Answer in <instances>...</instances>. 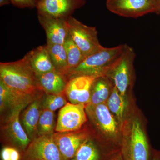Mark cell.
Wrapping results in <instances>:
<instances>
[{"label":"cell","mask_w":160,"mask_h":160,"mask_svg":"<svg viewBox=\"0 0 160 160\" xmlns=\"http://www.w3.org/2000/svg\"><path fill=\"white\" fill-rule=\"evenodd\" d=\"M22 160H64L53 138V134L32 140L22 154Z\"/></svg>","instance_id":"obj_10"},{"label":"cell","mask_w":160,"mask_h":160,"mask_svg":"<svg viewBox=\"0 0 160 160\" xmlns=\"http://www.w3.org/2000/svg\"><path fill=\"white\" fill-rule=\"evenodd\" d=\"M41 26L46 32L47 43L64 45L69 36L66 19L58 18L38 14Z\"/></svg>","instance_id":"obj_15"},{"label":"cell","mask_w":160,"mask_h":160,"mask_svg":"<svg viewBox=\"0 0 160 160\" xmlns=\"http://www.w3.org/2000/svg\"><path fill=\"white\" fill-rule=\"evenodd\" d=\"M86 0H38V14L66 19L85 6Z\"/></svg>","instance_id":"obj_13"},{"label":"cell","mask_w":160,"mask_h":160,"mask_svg":"<svg viewBox=\"0 0 160 160\" xmlns=\"http://www.w3.org/2000/svg\"><path fill=\"white\" fill-rule=\"evenodd\" d=\"M56 125L54 112L42 109L38 125V137L54 134Z\"/></svg>","instance_id":"obj_24"},{"label":"cell","mask_w":160,"mask_h":160,"mask_svg":"<svg viewBox=\"0 0 160 160\" xmlns=\"http://www.w3.org/2000/svg\"><path fill=\"white\" fill-rule=\"evenodd\" d=\"M106 6L109 11L125 18H135L149 13L160 14L152 0H107Z\"/></svg>","instance_id":"obj_7"},{"label":"cell","mask_w":160,"mask_h":160,"mask_svg":"<svg viewBox=\"0 0 160 160\" xmlns=\"http://www.w3.org/2000/svg\"><path fill=\"white\" fill-rule=\"evenodd\" d=\"M92 134L88 125L77 131L55 132V142L64 160H71L79 147Z\"/></svg>","instance_id":"obj_12"},{"label":"cell","mask_w":160,"mask_h":160,"mask_svg":"<svg viewBox=\"0 0 160 160\" xmlns=\"http://www.w3.org/2000/svg\"><path fill=\"white\" fill-rule=\"evenodd\" d=\"M152 1L157 6L160 12V0H152Z\"/></svg>","instance_id":"obj_31"},{"label":"cell","mask_w":160,"mask_h":160,"mask_svg":"<svg viewBox=\"0 0 160 160\" xmlns=\"http://www.w3.org/2000/svg\"><path fill=\"white\" fill-rule=\"evenodd\" d=\"M117 152L100 142L91 134L81 144L71 160H109Z\"/></svg>","instance_id":"obj_14"},{"label":"cell","mask_w":160,"mask_h":160,"mask_svg":"<svg viewBox=\"0 0 160 160\" xmlns=\"http://www.w3.org/2000/svg\"><path fill=\"white\" fill-rule=\"evenodd\" d=\"M34 100L19 95L0 80V111L1 114L19 108H25Z\"/></svg>","instance_id":"obj_18"},{"label":"cell","mask_w":160,"mask_h":160,"mask_svg":"<svg viewBox=\"0 0 160 160\" xmlns=\"http://www.w3.org/2000/svg\"><path fill=\"white\" fill-rule=\"evenodd\" d=\"M114 87L112 81L108 77H99L95 80L92 86L89 104L98 105L106 103Z\"/></svg>","instance_id":"obj_20"},{"label":"cell","mask_w":160,"mask_h":160,"mask_svg":"<svg viewBox=\"0 0 160 160\" xmlns=\"http://www.w3.org/2000/svg\"><path fill=\"white\" fill-rule=\"evenodd\" d=\"M67 100L65 91L56 94L45 93L42 102V109H49L55 112L64 107L68 103Z\"/></svg>","instance_id":"obj_25"},{"label":"cell","mask_w":160,"mask_h":160,"mask_svg":"<svg viewBox=\"0 0 160 160\" xmlns=\"http://www.w3.org/2000/svg\"><path fill=\"white\" fill-rule=\"evenodd\" d=\"M1 158L2 160H22V153L16 147L6 146L1 150Z\"/></svg>","instance_id":"obj_26"},{"label":"cell","mask_w":160,"mask_h":160,"mask_svg":"<svg viewBox=\"0 0 160 160\" xmlns=\"http://www.w3.org/2000/svg\"><path fill=\"white\" fill-rule=\"evenodd\" d=\"M0 80L23 97L34 100L45 93L37 75L25 56L15 62H1Z\"/></svg>","instance_id":"obj_2"},{"label":"cell","mask_w":160,"mask_h":160,"mask_svg":"<svg viewBox=\"0 0 160 160\" xmlns=\"http://www.w3.org/2000/svg\"><path fill=\"white\" fill-rule=\"evenodd\" d=\"M44 94L26 106L20 117L21 124L31 141L38 137V125L42 110V102Z\"/></svg>","instance_id":"obj_16"},{"label":"cell","mask_w":160,"mask_h":160,"mask_svg":"<svg viewBox=\"0 0 160 160\" xmlns=\"http://www.w3.org/2000/svg\"><path fill=\"white\" fill-rule=\"evenodd\" d=\"M12 4L21 8H35L37 7L38 0H10Z\"/></svg>","instance_id":"obj_27"},{"label":"cell","mask_w":160,"mask_h":160,"mask_svg":"<svg viewBox=\"0 0 160 160\" xmlns=\"http://www.w3.org/2000/svg\"><path fill=\"white\" fill-rule=\"evenodd\" d=\"M94 75H78L70 78L65 92L69 102L86 105L90 102L92 84L99 77Z\"/></svg>","instance_id":"obj_11"},{"label":"cell","mask_w":160,"mask_h":160,"mask_svg":"<svg viewBox=\"0 0 160 160\" xmlns=\"http://www.w3.org/2000/svg\"><path fill=\"white\" fill-rule=\"evenodd\" d=\"M46 46L56 70L67 78L68 72V61L64 45L47 43Z\"/></svg>","instance_id":"obj_22"},{"label":"cell","mask_w":160,"mask_h":160,"mask_svg":"<svg viewBox=\"0 0 160 160\" xmlns=\"http://www.w3.org/2000/svg\"><path fill=\"white\" fill-rule=\"evenodd\" d=\"M125 44L112 48L103 47L86 57L79 66L69 72L70 78L78 75L106 76L122 54Z\"/></svg>","instance_id":"obj_4"},{"label":"cell","mask_w":160,"mask_h":160,"mask_svg":"<svg viewBox=\"0 0 160 160\" xmlns=\"http://www.w3.org/2000/svg\"><path fill=\"white\" fill-rule=\"evenodd\" d=\"M92 134L100 142L115 152L121 150L122 126L108 109L106 103L86 105Z\"/></svg>","instance_id":"obj_3"},{"label":"cell","mask_w":160,"mask_h":160,"mask_svg":"<svg viewBox=\"0 0 160 160\" xmlns=\"http://www.w3.org/2000/svg\"><path fill=\"white\" fill-rule=\"evenodd\" d=\"M146 128V118L133 96L122 125L120 151L123 160H152L153 149Z\"/></svg>","instance_id":"obj_1"},{"label":"cell","mask_w":160,"mask_h":160,"mask_svg":"<svg viewBox=\"0 0 160 160\" xmlns=\"http://www.w3.org/2000/svg\"><path fill=\"white\" fill-rule=\"evenodd\" d=\"M133 96L132 95L129 98L124 97L114 86L110 97L106 102V104L109 111L121 126L127 114L130 101Z\"/></svg>","instance_id":"obj_21"},{"label":"cell","mask_w":160,"mask_h":160,"mask_svg":"<svg viewBox=\"0 0 160 160\" xmlns=\"http://www.w3.org/2000/svg\"><path fill=\"white\" fill-rule=\"evenodd\" d=\"M64 46L66 49L68 61V75L69 72L80 65L85 57L69 35L64 43Z\"/></svg>","instance_id":"obj_23"},{"label":"cell","mask_w":160,"mask_h":160,"mask_svg":"<svg viewBox=\"0 0 160 160\" xmlns=\"http://www.w3.org/2000/svg\"><path fill=\"white\" fill-rule=\"evenodd\" d=\"M25 56L37 75L56 70L46 45L32 49Z\"/></svg>","instance_id":"obj_17"},{"label":"cell","mask_w":160,"mask_h":160,"mask_svg":"<svg viewBox=\"0 0 160 160\" xmlns=\"http://www.w3.org/2000/svg\"><path fill=\"white\" fill-rule=\"evenodd\" d=\"M24 109L18 108L8 113L1 129L9 146L17 148L22 154L32 141L20 122V114Z\"/></svg>","instance_id":"obj_8"},{"label":"cell","mask_w":160,"mask_h":160,"mask_svg":"<svg viewBox=\"0 0 160 160\" xmlns=\"http://www.w3.org/2000/svg\"><path fill=\"white\" fill-rule=\"evenodd\" d=\"M11 3L10 0H0V6L2 7L5 5H9Z\"/></svg>","instance_id":"obj_30"},{"label":"cell","mask_w":160,"mask_h":160,"mask_svg":"<svg viewBox=\"0 0 160 160\" xmlns=\"http://www.w3.org/2000/svg\"><path fill=\"white\" fill-rule=\"evenodd\" d=\"M109 160H123L121 151L113 155Z\"/></svg>","instance_id":"obj_29"},{"label":"cell","mask_w":160,"mask_h":160,"mask_svg":"<svg viewBox=\"0 0 160 160\" xmlns=\"http://www.w3.org/2000/svg\"><path fill=\"white\" fill-rule=\"evenodd\" d=\"M66 20L69 26V36L85 58L103 47L99 41L95 27L86 26L72 16L66 18Z\"/></svg>","instance_id":"obj_6"},{"label":"cell","mask_w":160,"mask_h":160,"mask_svg":"<svg viewBox=\"0 0 160 160\" xmlns=\"http://www.w3.org/2000/svg\"><path fill=\"white\" fill-rule=\"evenodd\" d=\"M40 86L46 94H56L65 91L68 80L56 70L38 75Z\"/></svg>","instance_id":"obj_19"},{"label":"cell","mask_w":160,"mask_h":160,"mask_svg":"<svg viewBox=\"0 0 160 160\" xmlns=\"http://www.w3.org/2000/svg\"><path fill=\"white\" fill-rule=\"evenodd\" d=\"M152 160H160V150L153 149Z\"/></svg>","instance_id":"obj_28"},{"label":"cell","mask_w":160,"mask_h":160,"mask_svg":"<svg viewBox=\"0 0 160 160\" xmlns=\"http://www.w3.org/2000/svg\"><path fill=\"white\" fill-rule=\"evenodd\" d=\"M88 122L86 105L68 102L60 109L56 125V132L77 131Z\"/></svg>","instance_id":"obj_9"},{"label":"cell","mask_w":160,"mask_h":160,"mask_svg":"<svg viewBox=\"0 0 160 160\" xmlns=\"http://www.w3.org/2000/svg\"><path fill=\"white\" fill-rule=\"evenodd\" d=\"M135 57L134 49L125 44L121 57L106 75L124 97L129 98L133 95L132 89L136 79L134 66Z\"/></svg>","instance_id":"obj_5"}]
</instances>
